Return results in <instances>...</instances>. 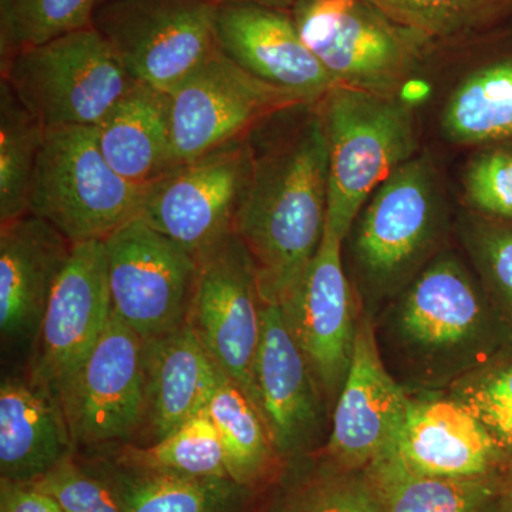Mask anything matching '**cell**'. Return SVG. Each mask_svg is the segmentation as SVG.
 <instances>
[{"label":"cell","instance_id":"6da1fadb","mask_svg":"<svg viewBox=\"0 0 512 512\" xmlns=\"http://www.w3.org/2000/svg\"><path fill=\"white\" fill-rule=\"evenodd\" d=\"M248 141L251 180L232 234L248 251L264 305H282L325 234L329 156L318 103L269 117Z\"/></svg>","mask_w":512,"mask_h":512},{"label":"cell","instance_id":"7a4b0ae2","mask_svg":"<svg viewBox=\"0 0 512 512\" xmlns=\"http://www.w3.org/2000/svg\"><path fill=\"white\" fill-rule=\"evenodd\" d=\"M384 365L406 392L441 393L511 345L466 256L446 247L375 319Z\"/></svg>","mask_w":512,"mask_h":512},{"label":"cell","instance_id":"3957f363","mask_svg":"<svg viewBox=\"0 0 512 512\" xmlns=\"http://www.w3.org/2000/svg\"><path fill=\"white\" fill-rule=\"evenodd\" d=\"M448 231L439 175L429 156H416L373 192L345 239L360 311L375 320L447 247Z\"/></svg>","mask_w":512,"mask_h":512},{"label":"cell","instance_id":"277c9868","mask_svg":"<svg viewBox=\"0 0 512 512\" xmlns=\"http://www.w3.org/2000/svg\"><path fill=\"white\" fill-rule=\"evenodd\" d=\"M328 141L326 227L343 242L367 200L417 156V131L406 101L335 86L318 101Z\"/></svg>","mask_w":512,"mask_h":512},{"label":"cell","instance_id":"5b68a950","mask_svg":"<svg viewBox=\"0 0 512 512\" xmlns=\"http://www.w3.org/2000/svg\"><path fill=\"white\" fill-rule=\"evenodd\" d=\"M0 80L46 130L99 126L137 83L93 26L20 50Z\"/></svg>","mask_w":512,"mask_h":512},{"label":"cell","instance_id":"8992f818","mask_svg":"<svg viewBox=\"0 0 512 512\" xmlns=\"http://www.w3.org/2000/svg\"><path fill=\"white\" fill-rule=\"evenodd\" d=\"M143 195L144 187L130 183L107 163L94 127L47 130L29 212L73 245L104 241L138 218Z\"/></svg>","mask_w":512,"mask_h":512},{"label":"cell","instance_id":"52a82bcc","mask_svg":"<svg viewBox=\"0 0 512 512\" xmlns=\"http://www.w3.org/2000/svg\"><path fill=\"white\" fill-rule=\"evenodd\" d=\"M289 13L336 86L382 96L397 97L429 43L370 0H296Z\"/></svg>","mask_w":512,"mask_h":512},{"label":"cell","instance_id":"ba28073f","mask_svg":"<svg viewBox=\"0 0 512 512\" xmlns=\"http://www.w3.org/2000/svg\"><path fill=\"white\" fill-rule=\"evenodd\" d=\"M217 12L214 0H104L93 28L136 82L171 93L217 49Z\"/></svg>","mask_w":512,"mask_h":512},{"label":"cell","instance_id":"9c48e42d","mask_svg":"<svg viewBox=\"0 0 512 512\" xmlns=\"http://www.w3.org/2000/svg\"><path fill=\"white\" fill-rule=\"evenodd\" d=\"M251 171L248 136L229 141L146 185L138 218L200 259L232 234Z\"/></svg>","mask_w":512,"mask_h":512},{"label":"cell","instance_id":"30bf717a","mask_svg":"<svg viewBox=\"0 0 512 512\" xmlns=\"http://www.w3.org/2000/svg\"><path fill=\"white\" fill-rule=\"evenodd\" d=\"M170 96L171 168L247 137L281 111L311 103L258 79L220 47Z\"/></svg>","mask_w":512,"mask_h":512},{"label":"cell","instance_id":"8fae6325","mask_svg":"<svg viewBox=\"0 0 512 512\" xmlns=\"http://www.w3.org/2000/svg\"><path fill=\"white\" fill-rule=\"evenodd\" d=\"M103 242L111 312L143 342L185 325L198 259L141 218Z\"/></svg>","mask_w":512,"mask_h":512},{"label":"cell","instance_id":"7c38bea8","mask_svg":"<svg viewBox=\"0 0 512 512\" xmlns=\"http://www.w3.org/2000/svg\"><path fill=\"white\" fill-rule=\"evenodd\" d=\"M262 309L254 265L234 234L198 259L197 281L185 323L222 375L251 403Z\"/></svg>","mask_w":512,"mask_h":512},{"label":"cell","instance_id":"4fadbf2b","mask_svg":"<svg viewBox=\"0 0 512 512\" xmlns=\"http://www.w3.org/2000/svg\"><path fill=\"white\" fill-rule=\"evenodd\" d=\"M59 404L76 448L127 444L140 431L143 340L113 312Z\"/></svg>","mask_w":512,"mask_h":512},{"label":"cell","instance_id":"5bb4252c","mask_svg":"<svg viewBox=\"0 0 512 512\" xmlns=\"http://www.w3.org/2000/svg\"><path fill=\"white\" fill-rule=\"evenodd\" d=\"M333 413L348 377L360 306L343 259V241L326 227L315 258L279 305Z\"/></svg>","mask_w":512,"mask_h":512},{"label":"cell","instance_id":"9a60e30c","mask_svg":"<svg viewBox=\"0 0 512 512\" xmlns=\"http://www.w3.org/2000/svg\"><path fill=\"white\" fill-rule=\"evenodd\" d=\"M111 316L103 241L73 245L32 348L30 379L59 402L96 348Z\"/></svg>","mask_w":512,"mask_h":512},{"label":"cell","instance_id":"2e32d148","mask_svg":"<svg viewBox=\"0 0 512 512\" xmlns=\"http://www.w3.org/2000/svg\"><path fill=\"white\" fill-rule=\"evenodd\" d=\"M252 403L281 461L301 460L325 447L332 412L279 305L262 309Z\"/></svg>","mask_w":512,"mask_h":512},{"label":"cell","instance_id":"e0dca14e","mask_svg":"<svg viewBox=\"0 0 512 512\" xmlns=\"http://www.w3.org/2000/svg\"><path fill=\"white\" fill-rule=\"evenodd\" d=\"M410 394L384 365L375 320L360 311L348 377L332 413L320 456L345 470H366L393 450L410 407Z\"/></svg>","mask_w":512,"mask_h":512},{"label":"cell","instance_id":"ac0fdd59","mask_svg":"<svg viewBox=\"0 0 512 512\" xmlns=\"http://www.w3.org/2000/svg\"><path fill=\"white\" fill-rule=\"evenodd\" d=\"M409 413L390 453L410 473L477 478L500 474L511 460L467 409L447 394H412Z\"/></svg>","mask_w":512,"mask_h":512},{"label":"cell","instance_id":"d6986e66","mask_svg":"<svg viewBox=\"0 0 512 512\" xmlns=\"http://www.w3.org/2000/svg\"><path fill=\"white\" fill-rule=\"evenodd\" d=\"M217 43L242 69L311 103H318L336 86L285 10L222 3L217 12Z\"/></svg>","mask_w":512,"mask_h":512},{"label":"cell","instance_id":"ffe728a7","mask_svg":"<svg viewBox=\"0 0 512 512\" xmlns=\"http://www.w3.org/2000/svg\"><path fill=\"white\" fill-rule=\"evenodd\" d=\"M73 244L49 222L26 214L0 224V333L6 345L33 348Z\"/></svg>","mask_w":512,"mask_h":512},{"label":"cell","instance_id":"44dd1931","mask_svg":"<svg viewBox=\"0 0 512 512\" xmlns=\"http://www.w3.org/2000/svg\"><path fill=\"white\" fill-rule=\"evenodd\" d=\"M220 370L185 323L143 342V420L151 444L207 410Z\"/></svg>","mask_w":512,"mask_h":512},{"label":"cell","instance_id":"7402d4cb","mask_svg":"<svg viewBox=\"0 0 512 512\" xmlns=\"http://www.w3.org/2000/svg\"><path fill=\"white\" fill-rule=\"evenodd\" d=\"M74 451L55 397L30 377H5L0 384V478L36 483Z\"/></svg>","mask_w":512,"mask_h":512},{"label":"cell","instance_id":"603a6c76","mask_svg":"<svg viewBox=\"0 0 512 512\" xmlns=\"http://www.w3.org/2000/svg\"><path fill=\"white\" fill-rule=\"evenodd\" d=\"M94 130L107 163L130 183L146 187L170 170V93L137 82Z\"/></svg>","mask_w":512,"mask_h":512},{"label":"cell","instance_id":"cb8c5ba5","mask_svg":"<svg viewBox=\"0 0 512 512\" xmlns=\"http://www.w3.org/2000/svg\"><path fill=\"white\" fill-rule=\"evenodd\" d=\"M89 464L113 488L121 512H241L251 490L232 478L188 477L130 466L104 451Z\"/></svg>","mask_w":512,"mask_h":512},{"label":"cell","instance_id":"d4e9b609","mask_svg":"<svg viewBox=\"0 0 512 512\" xmlns=\"http://www.w3.org/2000/svg\"><path fill=\"white\" fill-rule=\"evenodd\" d=\"M382 512H503L500 474L443 478L410 473L393 453L366 468Z\"/></svg>","mask_w":512,"mask_h":512},{"label":"cell","instance_id":"484cf974","mask_svg":"<svg viewBox=\"0 0 512 512\" xmlns=\"http://www.w3.org/2000/svg\"><path fill=\"white\" fill-rule=\"evenodd\" d=\"M441 128L451 143L461 146L512 140V56L467 74L448 97Z\"/></svg>","mask_w":512,"mask_h":512},{"label":"cell","instance_id":"4316f807","mask_svg":"<svg viewBox=\"0 0 512 512\" xmlns=\"http://www.w3.org/2000/svg\"><path fill=\"white\" fill-rule=\"evenodd\" d=\"M205 413L218 431L235 483L252 488L281 461L254 404L222 373Z\"/></svg>","mask_w":512,"mask_h":512},{"label":"cell","instance_id":"83f0119b","mask_svg":"<svg viewBox=\"0 0 512 512\" xmlns=\"http://www.w3.org/2000/svg\"><path fill=\"white\" fill-rule=\"evenodd\" d=\"M46 127L0 80V224L29 214L30 188Z\"/></svg>","mask_w":512,"mask_h":512},{"label":"cell","instance_id":"f1b7e54d","mask_svg":"<svg viewBox=\"0 0 512 512\" xmlns=\"http://www.w3.org/2000/svg\"><path fill=\"white\" fill-rule=\"evenodd\" d=\"M104 453L130 466L188 477H229L224 448L207 413L194 417L163 440L148 446L117 444Z\"/></svg>","mask_w":512,"mask_h":512},{"label":"cell","instance_id":"f546056e","mask_svg":"<svg viewBox=\"0 0 512 512\" xmlns=\"http://www.w3.org/2000/svg\"><path fill=\"white\" fill-rule=\"evenodd\" d=\"M394 22L427 42L491 28L512 12V0H370Z\"/></svg>","mask_w":512,"mask_h":512},{"label":"cell","instance_id":"4dcf8cb0","mask_svg":"<svg viewBox=\"0 0 512 512\" xmlns=\"http://www.w3.org/2000/svg\"><path fill=\"white\" fill-rule=\"evenodd\" d=\"M99 0H0V62L93 26Z\"/></svg>","mask_w":512,"mask_h":512},{"label":"cell","instance_id":"1f68e13d","mask_svg":"<svg viewBox=\"0 0 512 512\" xmlns=\"http://www.w3.org/2000/svg\"><path fill=\"white\" fill-rule=\"evenodd\" d=\"M464 254L512 336V221L468 212L457 224Z\"/></svg>","mask_w":512,"mask_h":512},{"label":"cell","instance_id":"d6a6232c","mask_svg":"<svg viewBox=\"0 0 512 512\" xmlns=\"http://www.w3.org/2000/svg\"><path fill=\"white\" fill-rule=\"evenodd\" d=\"M512 458V343L444 390Z\"/></svg>","mask_w":512,"mask_h":512},{"label":"cell","instance_id":"836d02e7","mask_svg":"<svg viewBox=\"0 0 512 512\" xmlns=\"http://www.w3.org/2000/svg\"><path fill=\"white\" fill-rule=\"evenodd\" d=\"M271 512H382L365 470H345L322 457L296 481Z\"/></svg>","mask_w":512,"mask_h":512},{"label":"cell","instance_id":"e575fe53","mask_svg":"<svg viewBox=\"0 0 512 512\" xmlns=\"http://www.w3.org/2000/svg\"><path fill=\"white\" fill-rule=\"evenodd\" d=\"M463 185L471 212L512 221V140L478 151L467 165Z\"/></svg>","mask_w":512,"mask_h":512},{"label":"cell","instance_id":"d590c367","mask_svg":"<svg viewBox=\"0 0 512 512\" xmlns=\"http://www.w3.org/2000/svg\"><path fill=\"white\" fill-rule=\"evenodd\" d=\"M35 484L60 504L64 512H121L113 488L89 463L63 461Z\"/></svg>","mask_w":512,"mask_h":512},{"label":"cell","instance_id":"8d00e7d4","mask_svg":"<svg viewBox=\"0 0 512 512\" xmlns=\"http://www.w3.org/2000/svg\"><path fill=\"white\" fill-rule=\"evenodd\" d=\"M0 512H64L52 495L35 484L0 478Z\"/></svg>","mask_w":512,"mask_h":512},{"label":"cell","instance_id":"74e56055","mask_svg":"<svg viewBox=\"0 0 512 512\" xmlns=\"http://www.w3.org/2000/svg\"><path fill=\"white\" fill-rule=\"evenodd\" d=\"M501 510L512 512V458L500 476Z\"/></svg>","mask_w":512,"mask_h":512},{"label":"cell","instance_id":"f35d334b","mask_svg":"<svg viewBox=\"0 0 512 512\" xmlns=\"http://www.w3.org/2000/svg\"><path fill=\"white\" fill-rule=\"evenodd\" d=\"M218 5L222 3H252V5L266 6V8L285 10L291 12L296 0H214Z\"/></svg>","mask_w":512,"mask_h":512},{"label":"cell","instance_id":"ab89813d","mask_svg":"<svg viewBox=\"0 0 512 512\" xmlns=\"http://www.w3.org/2000/svg\"><path fill=\"white\" fill-rule=\"evenodd\" d=\"M104 2V0H99V3Z\"/></svg>","mask_w":512,"mask_h":512}]
</instances>
